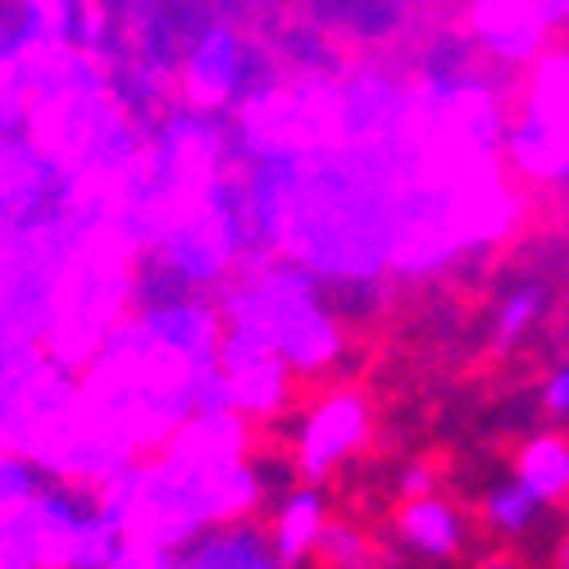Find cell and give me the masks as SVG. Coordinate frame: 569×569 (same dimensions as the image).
Here are the masks:
<instances>
[{
    "label": "cell",
    "mask_w": 569,
    "mask_h": 569,
    "mask_svg": "<svg viewBox=\"0 0 569 569\" xmlns=\"http://www.w3.org/2000/svg\"><path fill=\"white\" fill-rule=\"evenodd\" d=\"M41 510L46 519H56V529H69V533H97L106 525V506L97 497L91 483H51V492L41 497Z\"/></svg>",
    "instance_id": "cell-1"
}]
</instances>
